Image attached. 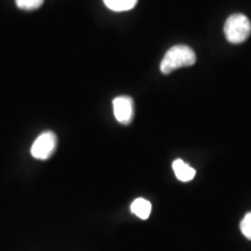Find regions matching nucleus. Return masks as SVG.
Segmentation results:
<instances>
[{"label": "nucleus", "mask_w": 251, "mask_h": 251, "mask_svg": "<svg viewBox=\"0 0 251 251\" xmlns=\"http://www.w3.org/2000/svg\"><path fill=\"white\" fill-rule=\"evenodd\" d=\"M196 52L190 47L185 45L175 46L166 51L161 63V71L162 74L169 75L177 69L191 67L196 63Z\"/></svg>", "instance_id": "nucleus-1"}, {"label": "nucleus", "mask_w": 251, "mask_h": 251, "mask_svg": "<svg viewBox=\"0 0 251 251\" xmlns=\"http://www.w3.org/2000/svg\"><path fill=\"white\" fill-rule=\"evenodd\" d=\"M225 35L230 43H243L251 34V23L244 14H233L225 24Z\"/></svg>", "instance_id": "nucleus-2"}, {"label": "nucleus", "mask_w": 251, "mask_h": 251, "mask_svg": "<svg viewBox=\"0 0 251 251\" xmlns=\"http://www.w3.org/2000/svg\"><path fill=\"white\" fill-rule=\"evenodd\" d=\"M56 147H57V136L54 131H43L37 136V139L34 141L33 146H31V156L36 159L46 161L54 155Z\"/></svg>", "instance_id": "nucleus-3"}, {"label": "nucleus", "mask_w": 251, "mask_h": 251, "mask_svg": "<svg viewBox=\"0 0 251 251\" xmlns=\"http://www.w3.org/2000/svg\"><path fill=\"white\" fill-rule=\"evenodd\" d=\"M113 112L117 120L122 125L131 124L134 118V101L130 97H117L113 100Z\"/></svg>", "instance_id": "nucleus-4"}, {"label": "nucleus", "mask_w": 251, "mask_h": 251, "mask_svg": "<svg viewBox=\"0 0 251 251\" xmlns=\"http://www.w3.org/2000/svg\"><path fill=\"white\" fill-rule=\"evenodd\" d=\"M172 169H174L177 179L184 181V183L192 180L194 176H196V170H194L192 166L186 164L181 159H176L174 164H172Z\"/></svg>", "instance_id": "nucleus-5"}, {"label": "nucleus", "mask_w": 251, "mask_h": 251, "mask_svg": "<svg viewBox=\"0 0 251 251\" xmlns=\"http://www.w3.org/2000/svg\"><path fill=\"white\" fill-rule=\"evenodd\" d=\"M130 211L137 218L147 220L150 216V213H151V203L148 200L143 199V198H137L131 202Z\"/></svg>", "instance_id": "nucleus-6"}, {"label": "nucleus", "mask_w": 251, "mask_h": 251, "mask_svg": "<svg viewBox=\"0 0 251 251\" xmlns=\"http://www.w3.org/2000/svg\"><path fill=\"white\" fill-rule=\"evenodd\" d=\"M103 2L112 11L124 12L134 8L137 4V0H103Z\"/></svg>", "instance_id": "nucleus-7"}, {"label": "nucleus", "mask_w": 251, "mask_h": 251, "mask_svg": "<svg viewBox=\"0 0 251 251\" xmlns=\"http://www.w3.org/2000/svg\"><path fill=\"white\" fill-rule=\"evenodd\" d=\"M45 0H15L19 8L25 9V11H34V9L40 8Z\"/></svg>", "instance_id": "nucleus-8"}, {"label": "nucleus", "mask_w": 251, "mask_h": 251, "mask_svg": "<svg viewBox=\"0 0 251 251\" xmlns=\"http://www.w3.org/2000/svg\"><path fill=\"white\" fill-rule=\"evenodd\" d=\"M241 231L248 240H251V212L248 213L241 221Z\"/></svg>", "instance_id": "nucleus-9"}]
</instances>
